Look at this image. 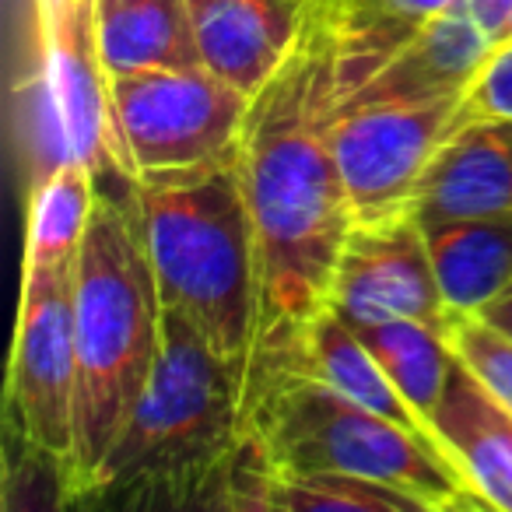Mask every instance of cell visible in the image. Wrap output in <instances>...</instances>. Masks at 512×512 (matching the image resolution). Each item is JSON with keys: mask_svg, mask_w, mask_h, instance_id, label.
I'll list each match as a JSON object with an SVG mask.
<instances>
[{"mask_svg": "<svg viewBox=\"0 0 512 512\" xmlns=\"http://www.w3.org/2000/svg\"><path fill=\"white\" fill-rule=\"evenodd\" d=\"M337 109L334 0H313L295 50L249 102L239 141V183L256 242V334L246 379L285 362L330 306L337 256L355 228L330 148Z\"/></svg>", "mask_w": 512, "mask_h": 512, "instance_id": "cell-1", "label": "cell"}, {"mask_svg": "<svg viewBox=\"0 0 512 512\" xmlns=\"http://www.w3.org/2000/svg\"><path fill=\"white\" fill-rule=\"evenodd\" d=\"M242 432V376L183 316L165 309L155 372L78 505L225 509Z\"/></svg>", "mask_w": 512, "mask_h": 512, "instance_id": "cell-2", "label": "cell"}, {"mask_svg": "<svg viewBox=\"0 0 512 512\" xmlns=\"http://www.w3.org/2000/svg\"><path fill=\"white\" fill-rule=\"evenodd\" d=\"M130 190L134 186H127L123 197L99 190L74 267L78 404L71 505H78L81 491L106 463L162 351L165 306Z\"/></svg>", "mask_w": 512, "mask_h": 512, "instance_id": "cell-3", "label": "cell"}, {"mask_svg": "<svg viewBox=\"0 0 512 512\" xmlns=\"http://www.w3.org/2000/svg\"><path fill=\"white\" fill-rule=\"evenodd\" d=\"M130 193L162 306L183 316L246 386L256 334V242L239 155L186 176L134 183Z\"/></svg>", "mask_w": 512, "mask_h": 512, "instance_id": "cell-4", "label": "cell"}, {"mask_svg": "<svg viewBox=\"0 0 512 512\" xmlns=\"http://www.w3.org/2000/svg\"><path fill=\"white\" fill-rule=\"evenodd\" d=\"M242 418L281 474L334 470L393 484L421 498L428 512L484 509L432 435L397 425L299 369L249 379Z\"/></svg>", "mask_w": 512, "mask_h": 512, "instance_id": "cell-5", "label": "cell"}, {"mask_svg": "<svg viewBox=\"0 0 512 512\" xmlns=\"http://www.w3.org/2000/svg\"><path fill=\"white\" fill-rule=\"evenodd\" d=\"M120 169L130 183L186 176L239 155L249 95L204 67L109 78Z\"/></svg>", "mask_w": 512, "mask_h": 512, "instance_id": "cell-6", "label": "cell"}, {"mask_svg": "<svg viewBox=\"0 0 512 512\" xmlns=\"http://www.w3.org/2000/svg\"><path fill=\"white\" fill-rule=\"evenodd\" d=\"M74 264L22 267L15 344L8 369V428L50 460L74 467ZM74 495V477H71Z\"/></svg>", "mask_w": 512, "mask_h": 512, "instance_id": "cell-7", "label": "cell"}, {"mask_svg": "<svg viewBox=\"0 0 512 512\" xmlns=\"http://www.w3.org/2000/svg\"><path fill=\"white\" fill-rule=\"evenodd\" d=\"M467 95L428 102H376L341 109L330 148L344 176L355 225L411 211L421 172L449 134L467 120Z\"/></svg>", "mask_w": 512, "mask_h": 512, "instance_id": "cell-8", "label": "cell"}, {"mask_svg": "<svg viewBox=\"0 0 512 512\" xmlns=\"http://www.w3.org/2000/svg\"><path fill=\"white\" fill-rule=\"evenodd\" d=\"M330 309L348 323L421 320L446 330L449 309L435 281L425 228L411 211L351 228L337 256Z\"/></svg>", "mask_w": 512, "mask_h": 512, "instance_id": "cell-9", "label": "cell"}, {"mask_svg": "<svg viewBox=\"0 0 512 512\" xmlns=\"http://www.w3.org/2000/svg\"><path fill=\"white\" fill-rule=\"evenodd\" d=\"M29 22V53L50 81L74 158L85 162L99 183L106 176L130 183L120 169L109 78L95 50L92 0H29Z\"/></svg>", "mask_w": 512, "mask_h": 512, "instance_id": "cell-10", "label": "cell"}, {"mask_svg": "<svg viewBox=\"0 0 512 512\" xmlns=\"http://www.w3.org/2000/svg\"><path fill=\"white\" fill-rule=\"evenodd\" d=\"M200 67L253 99L295 50L313 0H186Z\"/></svg>", "mask_w": 512, "mask_h": 512, "instance_id": "cell-11", "label": "cell"}, {"mask_svg": "<svg viewBox=\"0 0 512 512\" xmlns=\"http://www.w3.org/2000/svg\"><path fill=\"white\" fill-rule=\"evenodd\" d=\"M421 225L512 214V116H470L442 141L411 200Z\"/></svg>", "mask_w": 512, "mask_h": 512, "instance_id": "cell-12", "label": "cell"}, {"mask_svg": "<svg viewBox=\"0 0 512 512\" xmlns=\"http://www.w3.org/2000/svg\"><path fill=\"white\" fill-rule=\"evenodd\" d=\"M491 53H495V43L477 29L463 0H456L453 8L428 18L365 85H358L341 102V109L467 95Z\"/></svg>", "mask_w": 512, "mask_h": 512, "instance_id": "cell-13", "label": "cell"}, {"mask_svg": "<svg viewBox=\"0 0 512 512\" xmlns=\"http://www.w3.org/2000/svg\"><path fill=\"white\" fill-rule=\"evenodd\" d=\"M432 435L484 509L512 512V411L460 358L432 411Z\"/></svg>", "mask_w": 512, "mask_h": 512, "instance_id": "cell-14", "label": "cell"}, {"mask_svg": "<svg viewBox=\"0 0 512 512\" xmlns=\"http://www.w3.org/2000/svg\"><path fill=\"white\" fill-rule=\"evenodd\" d=\"M274 369H299V372H306V376H316L320 383L334 386L337 393L351 397L355 404L369 407V411L383 414V418L397 421V425H404V428H414V432H421V435H432L428 421L414 411L411 400H407L404 393L397 390V383L386 376V369L376 362V355H372L362 344V337L355 334V327L330 306L309 323L299 348L281 365H274ZM274 369H264V372H274ZM264 372H256V376H264Z\"/></svg>", "mask_w": 512, "mask_h": 512, "instance_id": "cell-15", "label": "cell"}, {"mask_svg": "<svg viewBox=\"0 0 512 512\" xmlns=\"http://www.w3.org/2000/svg\"><path fill=\"white\" fill-rule=\"evenodd\" d=\"M92 32L106 78L200 67L186 0H92Z\"/></svg>", "mask_w": 512, "mask_h": 512, "instance_id": "cell-16", "label": "cell"}, {"mask_svg": "<svg viewBox=\"0 0 512 512\" xmlns=\"http://www.w3.org/2000/svg\"><path fill=\"white\" fill-rule=\"evenodd\" d=\"M421 228L449 313H481L512 281V214L453 218Z\"/></svg>", "mask_w": 512, "mask_h": 512, "instance_id": "cell-17", "label": "cell"}, {"mask_svg": "<svg viewBox=\"0 0 512 512\" xmlns=\"http://www.w3.org/2000/svg\"><path fill=\"white\" fill-rule=\"evenodd\" d=\"M456 0H334L341 102L372 78L428 18Z\"/></svg>", "mask_w": 512, "mask_h": 512, "instance_id": "cell-18", "label": "cell"}, {"mask_svg": "<svg viewBox=\"0 0 512 512\" xmlns=\"http://www.w3.org/2000/svg\"><path fill=\"white\" fill-rule=\"evenodd\" d=\"M365 348L376 355L386 376L397 390L411 400V407L432 428V411L449 383L456 365V351L446 330L421 320H379V323H351Z\"/></svg>", "mask_w": 512, "mask_h": 512, "instance_id": "cell-19", "label": "cell"}, {"mask_svg": "<svg viewBox=\"0 0 512 512\" xmlns=\"http://www.w3.org/2000/svg\"><path fill=\"white\" fill-rule=\"evenodd\" d=\"M99 176L85 162H67L25 197V264H74L99 200Z\"/></svg>", "mask_w": 512, "mask_h": 512, "instance_id": "cell-20", "label": "cell"}, {"mask_svg": "<svg viewBox=\"0 0 512 512\" xmlns=\"http://www.w3.org/2000/svg\"><path fill=\"white\" fill-rule=\"evenodd\" d=\"M15 144L18 162H22L25 197H32L67 162H78L71 141H67L64 120L57 113V102H53L50 81L36 57L15 81Z\"/></svg>", "mask_w": 512, "mask_h": 512, "instance_id": "cell-21", "label": "cell"}, {"mask_svg": "<svg viewBox=\"0 0 512 512\" xmlns=\"http://www.w3.org/2000/svg\"><path fill=\"white\" fill-rule=\"evenodd\" d=\"M274 512H428L425 502L372 477L334 474H278Z\"/></svg>", "mask_w": 512, "mask_h": 512, "instance_id": "cell-22", "label": "cell"}, {"mask_svg": "<svg viewBox=\"0 0 512 512\" xmlns=\"http://www.w3.org/2000/svg\"><path fill=\"white\" fill-rule=\"evenodd\" d=\"M446 337L477 383L512 411V337L488 327L477 313H449Z\"/></svg>", "mask_w": 512, "mask_h": 512, "instance_id": "cell-23", "label": "cell"}, {"mask_svg": "<svg viewBox=\"0 0 512 512\" xmlns=\"http://www.w3.org/2000/svg\"><path fill=\"white\" fill-rule=\"evenodd\" d=\"M463 106L470 116H512V43L495 46Z\"/></svg>", "mask_w": 512, "mask_h": 512, "instance_id": "cell-24", "label": "cell"}, {"mask_svg": "<svg viewBox=\"0 0 512 512\" xmlns=\"http://www.w3.org/2000/svg\"><path fill=\"white\" fill-rule=\"evenodd\" d=\"M463 8L495 46L512 43V0H463Z\"/></svg>", "mask_w": 512, "mask_h": 512, "instance_id": "cell-25", "label": "cell"}, {"mask_svg": "<svg viewBox=\"0 0 512 512\" xmlns=\"http://www.w3.org/2000/svg\"><path fill=\"white\" fill-rule=\"evenodd\" d=\"M477 316H481L488 327H495V330H502L505 337H512V281Z\"/></svg>", "mask_w": 512, "mask_h": 512, "instance_id": "cell-26", "label": "cell"}]
</instances>
